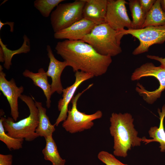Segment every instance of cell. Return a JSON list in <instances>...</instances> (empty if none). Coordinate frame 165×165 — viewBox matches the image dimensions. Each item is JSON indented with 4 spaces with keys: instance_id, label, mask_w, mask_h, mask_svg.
<instances>
[{
    "instance_id": "5",
    "label": "cell",
    "mask_w": 165,
    "mask_h": 165,
    "mask_svg": "<svg viewBox=\"0 0 165 165\" xmlns=\"http://www.w3.org/2000/svg\"><path fill=\"white\" fill-rule=\"evenodd\" d=\"M93 85L92 83L82 92L74 96L71 101L72 107L68 110L66 119L63 122L62 127L68 132L74 134L91 129L94 125L93 121L102 116V112L98 110L90 115L79 111L77 108V101L80 96Z\"/></svg>"
},
{
    "instance_id": "3",
    "label": "cell",
    "mask_w": 165,
    "mask_h": 165,
    "mask_svg": "<svg viewBox=\"0 0 165 165\" xmlns=\"http://www.w3.org/2000/svg\"><path fill=\"white\" fill-rule=\"evenodd\" d=\"M19 98L29 108V116L17 122H15L12 117H3V125L9 136L31 141L39 137L35 132L39 123L38 110L32 96L22 94Z\"/></svg>"
},
{
    "instance_id": "8",
    "label": "cell",
    "mask_w": 165,
    "mask_h": 165,
    "mask_svg": "<svg viewBox=\"0 0 165 165\" xmlns=\"http://www.w3.org/2000/svg\"><path fill=\"white\" fill-rule=\"evenodd\" d=\"M122 35L130 34L138 38L139 45L133 51L134 55L140 54L148 51L149 47L155 44H161L165 41V25L150 26L138 29L120 30Z\"/></svg>"
},
{
    "instance_id": "1",
    "label": "cell",
    "mask_w": 165,
    "mask_h": 165,
    "mask_svg": "<svg viewBox=\"0 0 165 165\" xmlns=\"http://www.w3.org/2000/svg\"><path fill=\"white\" fill-rule=\"evenodd\" d=\"M55 49L74 72L82 71L94 76L105 74L112 61V57L99 54L90 45L81 40L60 41Z\"/></svg>"
},
{
    "instance_id": "27",
    "label": "cell",
    "mask_w": 165,
    "mask_h": 165,
    "mask_svg": "<svg viewBox=\"0 0 165 165\" xmlns=\"http://www.w3.org/2000/svg\"><path fill=\"white\" fill-rule=\"evenodd\" d=\"M147 57L148 58L159 61L161 63L160 66L165 69V57L163 58L159 56L149 55H147Z\"/></svg>"
},
{
    "instance_id": "28",
    "label": "cell",
    "mask_w": 165,
    "mask_h": 165,
    "mask_svg": "<svg viewBox=\"0 0 165 165\" xmlns=\"http://www.w3.org/2000/svg\"><path fill=\"white\" fill-rule=\"evenodd\" d=\"M14 22H6V23H3L0 20V30L1 29L2 27L4 25L8 24L9 25L10 27V31L13 32L14 30Z\"/></svg>"
},
{
    "instance_id": "19",
    "label": "cell",
    "mask_w": 165,
    "mask_h": 165,
    "mask_svg": "<svg viewBox=\"0 0 165 165\" xmlns=\"http://www.w3.org/2000/svg\"><path fill=\"white\" fill-rule=\"evenodd\" d=\"M23 42L21 46L18 49L12 50L7 47L0 38V47L2 49L4 55V67L7 70H9L12 64V59L15 55L22 53H26L29 52L31 50L30 40L26 35L23 36Z\"/></svg>"
},
{
    "instance_id": "23",
    "label": "cell",
    "mask_w": 165,
    "mask_h": 165,
    "mask_svg": "<svg viewBox=\"0 0 165 165\" xmlns=\"http://www.w3.org/2000/svg\"><path fill=\"white\" fill-rule=\"evenodd\" d=\"M64 0H36L34 2V7L45 17H48L53 9Z\"/></svg>"
},
{
    "instance_id": "26",
    "label": "cell",
    "mask_w": 165,
    "mask_h": 165,
    "mask_svg": "<svg viewBox=\"0 0 165 165\" xmlns=\"http://www.w3.org/2000/svg\"><path fill=\"white\" fill-rule=\"evenodd\" d=\"M12 155L0 154V165H12Z\"/></svg>"
},
{
    "instance_id": "18",
    "label": "cell",
    "mask_w": 165,
    "mask_h": 165,
    "mask_svg": "<svg viewBox=\"0 0 165 165\" xmlns=\"http://www.w3.org/2000/svg\"><path fill=\"white\" fill-rule=\"evenodd\" d=\"M165 25V11L161 7L160 0H156L151 9L147 13L142 28Z\"/></svg>"
},
{
    "instance_id": "6",
    "label": "cell",
    "mask_w": 165,
    "mask_h": 165,
    "mask_svg": "<svg viewBox=\"0 0 165 165\" xmlns=\"http://www.w3.org/2000/svg\"><path fill=\"white\" fill-rule=\"evenodd\" d=\"M84 0L60 3L50 15V23L54 33L69 27L83 18Z\"/></svg>"
},
{
    "instance_id": "17",
    "label": "cell",
    "mask_w": 165,
    "mask_h": 165,
    "mask_svg": "<svg viewBox=\"0 0 165 165\" xmlns=\"http://www.w3.org/2000/svg\"><path fill=\"white\" fill-rule=\"evenodd\" d=\"M34 100L35 104L39 111V123L36 130V133L39 137L45 138L53 135L55 130V126L50 123L49 117L46 114V110L42 106L41 102Z\"/></svg>"
},
{
    "instance_id": "10",
    "label": "cell",
    "mask_w": 165,
    "mask_h": 165,
    "mask_svg": "<svg viewBox=\"0 0 165 165\" xmlns=\"http://www.w3.org/2000/svg\"><path fill=\"white\" fill-rule=\"evenodd\" d=\"M3 68L0 65V90L6 97L9 105L11 115L15 121L19 117L18 99L24 91L22 86L18 87L13 78L9 81L6 78Z\"/></svg>"
},
{
    "instance_id": "30",
    "label": "cell",
    "mask_w": 165,
    "mask_h": 165,
    "mask_svg": "<svg viewBox=\"0 0 165 165\" xmlns=\"http://www.w3.org/2000/svg\"><path fill=\"white\" fill-rule=\"evenodd\" d=\"M161 7L163 10L165 11V0H160Z\"/></svg>"
},
{
    "instance_id": "20",
    "label": "cell",
    "mask_w": 165,
    "mask_h": 165,
    "mask_svg": "<svg viewBox=\"0 0 165 165\" xmlns=\"http://www.w3.org/2000/svg\"><path fill=\"white\" fill-rule=\"evenodd\" d=\"M52 135L45 138L46 142V146L42 150L44 159L46 160L50 161L52 165H64L66 160L62 159L60 155Z\"/></svg>"
},
{
    "instance_id": "12",
    "label": "cell",
    "mask_w": 165,
    "mask_h": 165,
    "mask_svg": "<svg viewBox=\"0 0 165 165\" xmlns=\"http://www.w3.org/2000/svg\"><path fill=\"white\" fill-rule=\"evenodd\" d=\"M96 25L93 22L83 18L67 28L54 33V37L56 39L82 40Z\"/></svg>"
},
{
    "instance_id": "29",
    "label": "cell",
    "mask_w": 165,
    "mask_h": 165,
    "mask_svg": "<svg viewBox=\"0 0 165 165\" xmlns=\"http://www.w3.org/2000/svg\"><path fill=\"white\" fill-rule=\"evenodd\" d=\"M0 62L2 63L4 62V55L2 48L0 47Z\"/></svg>"
},
{
    "instance_id": "15",
    "label": "cell",
    "mask_w": 165,
    "mask_h": 165,
    "mask_svg": "<svg viewBox=\"0 0 165 165\" xmlns=\"http://www.w3.org/2000/svg\"><path fill=\"white\" fill-rule=\"evenodd\" d=\"M23 75L31 79L35 86L40 88L43 91L46 98V106L48 108L51 106V85L48 81V76L44 69L40 68L38 72L34 73L25 69L22 73Z\"/></svg>"
},
{
    "instance_id": "24",
    "label": "cell",
    "mask_w": 165,
    "mask_h": 165,
    "mask_svg": "<svg viewBox=\"0 0 165 165\" xmlns=\"http://www.w3.org/2000/svg\"><path fill=\"white\" fill-rule=\"evenodd\" d=\"M97 157L106 165H129L122 163L114 156L106 151L100 152L98 154Z\"/></svg>"
},
{
    "instance_id": "16",
    "label": "cell",
    "mask_w": 165,
    "mask_h": 165,
    "mask_svg": "<svg viewBox=\"0 0 165 165\" xmlns=\"http://www.w3.org/2000/svg\"><path fill=\"white\" fill-rule=\"evenodd\" d=\"M158 112L160 116V123L159 127L156 126L151 127L148 133L149 137L152 139H146L143 137V142L147 144L152 142H157L160 143V151L165 152V130L164 126V120L165 117V105L162 107V111L158 109Z\"/></svg>"
},
{
    "instance_id": "11",
    "label": "cell",
    "mask_w": 165,
    "mask_h": 165,
    "mask_svg": "<svg viewBox=\"0 0 165 165\" xmlns=\"http://www.w3.org/2000/svg\"><path fill=\"white\" fill-rule=\"evenodd\" d=\"M75 80L71 86L64 89L62 97L58 103V109L60 112L54 125L57 126L59 124L67 118L68 110V105L74 96V94L79 86L84 81L92 78L94 76L91 74L78 71L75 72Z\"/></svg>"
},
{
    "instance_id": "14",
    "label": "cell",
    "mask_w": 165,
    "mask_h": 165,
    "mask_svg": "<svg viewBox=\"0 0 165 165\" xmlns=\"http://www.w3.org/2000/svg\"><path fill=\"white\" fill-rule=\"evenodd\" d=\"M83 18L91 21L96 25L105 22L108 0H84Z\"/></svg>"
},
{
    "instance_id": "25",
    "label": "cell",
    "mask_w": 165,
    "mask_h": 165,
    "mask_svg": "<svg viewBox=\"0 0 165 165\" xmlns=\"http://www.w3.org/2000/svg\"><path fill=\"white\" fill-rule=\"evenodd\" d=\"M141 7L146 14L151 9L156 0H138Z\"/></svg>"
},
{
    "instance_id": "7",
    "label": "cell",
    "mask_w": 165,
    "mask_h": 165,
    "mask_svg": "<svg viewBox=\"0 0 165 165\" xmlns=\"http://www.w3.org/2000/svg\"><path fill=\"white\" fill-rule=\"evenodd\" d=\"M152 76L159 81L160 86L158 89L150 91L145 90L139 83L137 84L136 90L144 99L150 104L153 103L160 97L162 91L165 90V69L160 66L156 67L151 62H148L137 68L133 73L132 80H138L142 77Z\"/></svg>"
},
{
    "instance_id": "4",
    "label": "cell",
    "mask_w": 165,
    "mask_h": 165,
    "mask_svg": "<svg viewBox=\"0 0 165 165\" xmlns=\"http://www.w3.org/2000/svg\"><path fill=\"white\" fill-rule=\"evenodd\" d=\"M123 36L120 30H115L105 23L96 25L82 40L99 54L112 57L122 52L120 41Z\"/></svg>"
},
{
    "instance_id": "22",
    "label": "cell",
    "mask_w": 165,
    "mask_h": 165,
    "mask_svg": "<svg viewBox=\"0 0 165 165\" xmlns=\"http://www.w3.org/2000/svg\"><path fill=\"white\" fill-rule=\"evenodd\" d=\"M3 117L0 119V140L4 143L10 150L19 149L22 147L24 140L23 138H15L9 136L5 133L2 122Z\"/></svg>"
},
{
    "instance_id": "9",
    "label": "cell",
    "mask_w": 165,
    "mask_h": 165,
    "mask_svg": "<svg viewBox=\"0 0 165 165\" xmlns=\"http://www.w3.org/2000/svg\"><path fill=\"white\" fill-rule=\"evenodd\" d=\"M127 3L125 0H108L105 22L115 30L132 29L126 6Z\"/></svg>"
},
{
    "instance_id": "2",
    "label": "cell",
    "mask_w": 165,
    "mask_h": 165,
    "mask_svg": "<svg viewBox=\"0 0 165 165\" xmlns=\"http://www.w3.org/2000/svg\"><path fill=\"white\" fill-rule=\"evenodd\" d=\"M134 120L132 115L128 113L112 114L109 131L114 139V156L125 158L132 147L141 145L143 138L138 136Z\"/></svg>"
},
{
    "instance_id": "13",
    "label": "cell",
    "mask_w": 165,
    "mask_h": 165,
    "mask_svg": "<svg viewBox=\"0 0 165 165\" xmlns=\"http://www.w3.org/2000/svg\"><path fill=\"white\" fill-rule=\"evenodd\" d=\"M47 55L50 59V62L47 71L46 72L48 77L52 79L51 90L52 94L56 92L61 94L64 88L61 81V76L64 68L68 66L65 61H61L57 60L55 57L50 46H46Z\"/></svg>"
},
{
    "instance_id": "21",
    "label": "cell",
    "mask_w": 165,
    "mask_h": 165,
    "mask_svg": "<svg viewBox=\"0 0 165 165\" xmlns=\"http://www.w3.org/2000/svg\"><path fill=\"white\" fill-rule=\"evenodd\" d=\"M128 5L132 18L133 29L141 28L146 14L142 9L138 0H129Z\"/></svg>"
}]
</instances>
